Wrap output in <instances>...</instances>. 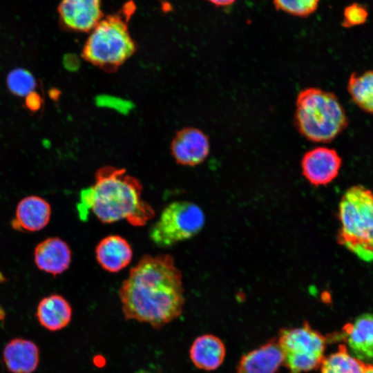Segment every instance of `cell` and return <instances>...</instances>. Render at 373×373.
<instances>
[{
	"instance_id": "19",
	"label": "cell",
	"mask_w": 373,
	"mask_h": 373,
	"mask_svg": "<svg viewBox=\"0 0 373 373\" xmlns=\"http://www.w3.org/2000/svg\"><path fill=\"white\" fill-rule=\"evenodd\" d=\"M347 89L354 103L364 112L373 114V70L349 77Z\"/></svg>"
},
{
	"instance_id": "9",
	"label": "cell",
	"mask_w": 373,
	"mask_h": 373,
	"mask_svg": "<svg viewBox=\"0 0 373 373\" xmlns=\"http://www.w3.org/2000/svg\"><path fill=\"white\" fill-rule=\"evenodd\" d=\"M209 141L201 130L186 127L179 131L171 142V153L178 164L195 166L202 163L209 153Z\"/></svg>"
},
{
	"instance_id": "17",
	"label": "cell",
	"mask_w": 373,
	"mask_h": 373,
	"mask_svg": "<svg viewBox=\"0 0 373 373\" xmlns=\"http://www.w3.org/2000/svg\"><path fill=\"white\" fill-rule=\"evenodd\" d=\"M51 215L49 203L41 197L31 195L22 199L17 205L13 225L28 231L44 228Z\"/></svg>"
},
{
	"instance_id": "22",
	"label": "cell",
	"mask_w": 373,
	"mask_h": 373,
	"mask_svg": "<svg viewBox=\"0 0 373 373\" xmlns=\"http://www.w3.org/2000/svg\"><path fill=\"white\" fill-rule=\"evenodd\" d=\"M278 10L296 17H306L318 8L320 0H272Z\"/></svg>"
},
{
	"instance_id": "2",
	"label": "cell",
	"mask_w": 373,
	"mask_h": 373,
	"mask_svg": "<svg viewBox=\"0 0 373 373\" xmlns=\"http://www.w3.org/2000/svg\"><path fill=\"white\" fill-rule=\"evenodd\" d=\"M142 186L125 169L100 168L94 184L80 193L77 211L82 220L91 211L102 223L126 220L133 226H142L154 216V210L142 198Z\"/></svg>"
},
{
	"instance_id": "5",
	"label": "cell",
	"mask_w": 373,
	"mask_h": 373,
	"mask_svg": "<svg viewBox=\"0 0 373 373\" xmlns=\"http://www.w3.org/2000/svg\"><path fill=\"white\" fill-rule=\"evenodd\" d=\"M135 50L126 23L117 15H108L93 30L82 57L95 66L112 70L125 62Z\"/></svg>"
},
{
	"instance_id": "18",
	"label": "cell",
	"mask_w": 373,
	"mask_h": 373,
	"mask_svg": "<svg viewBox=\"0 0 373 373\" xmlns=\"http://www.w3.org/2000/svg\"><path fill=\"white\" fill-rule=\"evenodd\" d=\"M70 303L61 296L52 294L39 303L36 316L39 323L50 331H58L66 327L72 318Z\"/></svg>"
},
{
	"instance_id": "20",
	"label": "cell",
	"mask_w": 373,
	"mask_h": 373,
	"mask_svg": "<svg viewBox=\"0 0 373 373\" xmlns=\"http://www.w3.org/2000/svg\"><path fill=\"white\" fill-rule=\"evenodd\" d=\"M367 363L354 356L345 345L325 356L321 365V373H364Z\"/></svg>"
},
{
	"instance_id": "23",
	"label": "cell",
	"mask_w": 373,
	"mask_h": 373,
	"mask_svg": "<svg viewBox=\"0 0 373 373\" xmlns=\"http://www.w3.org/2000/svg\"><path fill=\"white\" fill-rule=\"evenodd\" d=\"M367 18V8L359 3H352L345 8L341 25L344 28H350L365 23Z\"/></svg>"
},
{
	"instance_id": "11",
	"label": "cell",
	"mask_w": 373,
	"mask_h": 373,
	"mask_svg": "<svg viewBox=\"0 0 373 373\" xmlns=\"http://www.w3.org/2000/svg\"><path fill=\"white\" fill-rule=\"evenodd\" d=\"M342 335L349 352L367 364H373V314L365 313L345 324Z\"/></svg>"
},
{
	"instance_id": "8",
	"label": "cell",
	"mask_w": 373,
	"mask_h": 373,
	"mask_svg": "<svg viewBox=\"0 0 373 373\" xmlns=\"http://www.w3.org/2000/svg\"><path fill=\"white\" fill-rule=\"evenodd\" d=\"M342 159L338 152L326 146H318L305 153L301 160L302 173L310 184L326 185L338 175Z\"/></svg>"
},
{
	"instance_id": "12",
	"label": "cell",
	"mask_w": 373,
	"mask_h": 373,
	"mask_svg": "<svg viewBox=\"0 0 373 373\" xmlns=\"http://www.w3.org/2000/svg\"><path fill=\"white\" fill-rule=\"evenodd\" d=\"M37 267L53 276L64 272L71 262L68 245L59 238H49L41 242L34 252Z\"/></svg>"
},
{
	"instance_id": "14",
	"label": "cell",
	"mask_w": 373,
	"mask_h": 373,
	"mask_svg": "<svg viewBox=\"0 0 373 373\" xmlns=\"http://www.w3.org/2000/svg\"><path fill=\"white\" fill-rule=\"evenodd\" d=\"M95 257L104 270L116 273L127 267L133 258L129 242L118 235H110L102 239L95 247Z\"/></svg>"
},
{
	"instance_id": "13",
	"label": "cell",
	"mask_w": 373,
	"mask_h": 373,
	"mask_svg": "<svg viewBox=\"0 0 373 373\" xmlns=\"http://www.w3.org/2000/svg\"><path fill=\"white\" fill-rule=\"evenodd\" d=\"M283 356L277 339H271L240 358L236 373H276Z\"/></svg>"
},
{
	"instance_id": "6",
	"label": "cell",
	"mask_w": 373,
	"mask_h": 373,
	"mask_svg": "<svg viewBox=\"0 0 373 373\" xmlns=\"http://www.w3.org/2000/svg\"><path fill=\"white\" fill-rule=\"evenodd\" d=\"M283 363L289 373H305L320 367L327 338L309 323L282 329L277 339Z\"/></svg>"
},
{
	"instance_id": "4",
	"label": "cell",
	"mask_w": 373,
	"mask_h": 373,
	"mask_svg": "<svg viewBox=\"0 0 373 373\" xmlns=\"http://www.w3.org/2000/svg\"><path fill=\"white\" fill-rule=\"evenodd\" d=\"M338 242L361 260L373 261V193L362 185L349 188L339 204Z\"/></svg>"
},
{
	"instance_id": "25",
	"label": "cell",
	"mask_w": 373,
	"mask_h": 373,
	"mask_svg": "<svg viewBox=\"0 0 373 373\" xmlns=\"http://www.w3.org/2000/svg\"><path fill=\"white\" fill-rule=\"evenodd\" d=\"M218 7L227 6L233 3L236 0H207Z\"/></svg>"
},
{
	"instance_id": "15",
	"label": "cell",
	"mask_w": 373,
	"mask_h": 373,
	"mask_svg": "<svg viewBox=\"0 0 373 373\" xmlns=\"http://www.w3.org/2000/svg\"><path fill=\"white\" fill-rule=\"evenodd\" d=\"M3 360L8 370L12 373H32L39 361V350L31 341L15 338L3 350Z\"/></svg>"
},
{
	"instance_id": "16",
	"label": "cell",
	"mask_w": 373,
	"mask_h": 373,
	"mask_svg": "<svg viewBox=\"0 0 373 373\" xmlns=\"http://www.w3.org/2000/svg\"><path fill=\"white\" fill-rule=\"evenodd\" d=\"M226 355L224 343L213 334L198 336L193 342L189 356L193 365L198 369L212 371L223 363Z\"/></svg>"
},
{
	"instance_id": "1",
	"label": "cell",
	"mask_w": 373,
	"mask_h": 373,
	"mask_svg": "<svg viewBox=\"0 0 373 373\" xmlns=\"http://www.w3.org/2000/svg\"><path fill=\"white\" fill-rule=\"evenodd\" d=\"M119 297L126 319L161 328L182 312V273L169 254L145 255L123 281Z\"/></svg>"
},
{
	"instance_id": "7",
	"label": "cell",
	"mask_w": 373,
	"mask_h": 373,
	"mask_svg": "<svg viewBox=\"0 0 373 373\" xmlns=\"http://www.w3.org/2000/svg\"><path fill=\"white\" fill-rule=\"evenodd\" d=\"M204 224V216L195 204L175 201L168 204L149 231L150 239L166 248L198 233Z\"/></svg>"
},
{
	"instance_id": "10",
	"label": "cell",
	"mask_w": 373,
	"mask_h": 373,
	"mask_svg": "<svg viewBox=\"0 0 373 373\" xmlns=\"http://www.w3.org/2000/svg\"><path fill=\"white\" fill-rule=\"evenodd\" d=\"M58 12L61 23L77 32L93 30L103 17L100 0H62Z\"/></svg>"
},
{
	"instance_id": "21",
	"label": "cell",
	"mask_w": 373,
	"mask_h": 373,
	"mask_svg": "<svg viewBox=\"0 0 373 373\" xmlns=\"http://www.w3.org/2000/svg\"><path fill=\"white\" fill-rule=\"evenodd\" d=\"M9 90L18 97H26L35 91L36 80L28 70L16 68L9 73L6 79Z\"/></svg>"
},
{
	"instance_id": "3",
	"label": "cell",
	"mask_w": 373,
	"mask_h": 373,
	"mask_svg": "<svg viewBox=\"0 0 373 373\" xmlns=\"http://www.w3.org/2000/svg\"><path fill=\"white\" fill-rule=\"evenodd\" d=\"M294 122L307 140L329 143L347 128L348 117L335 94L310 87L297 96Z\"/></svg>"
},
{
	"instance_id": "26",
	"label": "cell",
	"mask_w": 373,
	"mask_h": 373,
	"mask_svg": "<svg viewBox=\"0 0 373 373\" xmlns=\"http://www.w3.org/2000/svg\"><path fill=\"white\" fill-rule=\"evenodd\" d=\"M364 373H373V364H367Z\"/></svg>"
},
{
	"instance_id": "24",
	"label": "cell",
	"mask_w": 373,
	"mask_h": 373,
	"mask_svg": "<svg viewBox=\"0 0 373 373\" xmlns=\"http://www.w3.org/2000/svg\"><path fill=\"white\" fill-rule=\"evenodd\" d=\"M42 104V99L39 93L35 91L30 93L26 97L25 106L31 111L39 110Z\"/></svg>"
}]
</instances>
